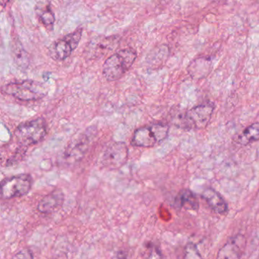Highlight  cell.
<instances>
[{"mask_svg":"<svg viewBox=\"0 0 259 259\" xmlns=\"http://www.w3.org/2000/svg\"><path fill=\"white\" fill-rule=\"evenodd\" d=\"M137 53L134 49L121 50L110 56L103 66V75L109 81L122 78L134 64Z\"/></svg>","mask_w":259,"mask_h":259,"instance_id":"1","label":"cell"},{"mask_svg":"<svg viewBox=\"0 0 259 259\" xmlns=\"http://www.w3.org/2000/svg\"><path fill=\"white\" fill-rule=\"evenodd\" d=\"M213 110L214 105L211 103L196 106L180 114L176 119L175 124L183 130H203L208 125Z\"/></svg>","mask_w":259,"mask_h":259,"instance_id":"2","label":"cell"},{"mask_svg":"<svg viewBox=\"0 0 259 259\" xmlns=\"http://www.w3.org/2000/svg\"><path fill=\"white\" fill-rule=\"evenodd\" d=\"M3 92L22 101H35L48 95V89L42 83L33 80L11 82L3 88Z\"/></svg>","mask_w":259,"mask_h":259,"instance_id":"3","label":"cell"},{"mask_svg":"<svg viewBox=\"0 0 259 259\" xmlns=\"http://www.w3.org/2000/svg\"><path fill=\"white\" fill-rule=\"evenodd\" d=\"M48 134V123L43 117L20 124L15 131V136L22 146L28 148L43 141Z\"/></svg>","mask_w":259,"mask_h":259,"instance_id":"4","label":"cell"},{"mask_svg":"<svg viewBox=\"0 0 259 259\" xmlns=\"http://www.w3.org/2000/svg\"><path fill=\"white\" fill-rule=\"evenodd\" d=\"M169 125L164 123H153L136 130L132 144L139 148H151L167 138Z\"/></svg>","mask_w":259,"mask_h":259,"instance_id":"5","label":"cell"},{"mask_svg":"<svg viewBox=\"0 0 259 259\" xmlns=\"http://www.w3.org/2000/svg\"><path fill=\"white\" fill-rule=\"evenodd\" d=\"M82 34V28H78L74 32L53 42L48 48L50 57L54 61L60 62L70 57L71 54L78 48Z\"/></svg>","mask_w":259,"mask_h":259,"instance_id":"6","label":"cell"},{"mask_svg":"<svg viewBox=\"0 0 259 259\" xmlns=\"http://www.w3.org/2000/svg\"><path fill=\"white\" fill-rule=\"evenodd\" d=\"M33 179L30 174H22L7 177L1 182L4 199H13L25 196L32 187Z\"/></svg>","mask_w":259,"mask_h":259,"instance_id":"7","label":"cell"},{"mask_svg":"<svg viewBox=\"0 0 259 259\" xmlns=\"http://www.w3.org/2000/svg\"><path fill=\"white\" fill-rule=\"evenodd\" d=\"M128 150L124 142H113L107 146L101 156L100 163L106 169H119L128 160Z\"/></svg>","mask_w":259,"mask_h":259,"instance_id":"8","label":"cell"},{"mask_svg":"<svg viewBox=\"0 0 259 259\" xmlns=\"http://www.w3.org/2000/svg\"><path fill=\"white\" fill-rule=\"evenodd\" d=\"M119 43V38L116 36L98 37L89 44L88 54L91 58H100L108 53L114 51Z\"/></svg>","mask_w":259,"mask_h":259,"instance_id":"9","label":"cell"},{"mask_svg":"<svg viewBox=\"0 0 259 259\" xmlns=\"http://www.w3.org/2000/svg\"><path fill=\"white\" fill-rule=\"evenodd\" d=\"M246 248V239L238 234L227 240V243L218 251V258L236 259L243 255Z\"/></svg>","mask_w":259,"mask_h":259,"instance_id":"10","label":"cell"},{"mask_svg":"<svg viewBox=\"0 0 259 259\" xmlns=\"http://www.w3.org/2000/svg\"><path fill=\"white\" fill-rule=\"evenodd\" d=\"M65 195L60 189L52 191L42 198L37 205V210L44 214H50L58 210L64 202Z\"/></svg>","mask_w":259,"mask_h":259,"instance_id":"11","label":"cell"},{"mask_svg":"<svg viewBox=\"0 0 259 259\" xmlns=\"http://www.w3.org/2000/svg\"><path fill=\"white\" fill-rule=\"evenodd\" d=\"M89 138L86 135H81L79 137L72 141L65 151V157L72 160H79L85 154L89 148Z\"/></svg>","mask_w":259,"mask_h":259,"instance_id":"12","label":"cell"},{"mask_svg":"<svg viewBox=\"0 0 259 259\" xmlns=\"http://www.w3.org/2000/svg\"><path fill=\"white\" fill-rule=\"evenodd\" d=\"M201 197L207 201L212 210L219 214H224L228 211V205L221 194L211 188L206 189L201 194Z\"/></svg>","mask_w":259,"mask_h":259,"instance_id":"13","label":"cell"},{"mask_svg":"<svg viewBox=\"0 0 259 259\" xmlns=\"http://www.w3.org/2000/svg\"><path fill=\"white\" fill-rule=\"evenodd\" d=\"M175 205L179 208H185L189 210H198L199 201L196 195L189 189L180 191L175 200Z\"/></svg>","mask_w":259,"mask_h":259,"instance_id":"14","label":"cell"},{"mask_svg":"<svg viewBox=\"0 0 259 259\" xmlns=\"http://www.w3.org/2000/svg\"><path fill=\"white\" fill-rule=\"evenodd\" d=\"M259 140V122L251 124L247 127L239 136V142L242 145H246L251 142Z\"/></svg>","mask_w":259,"mask_h":259,"instance_id":"15","label":"cell"},{"mask_svg":"<svg viewBox=\"0 0 259 259\" xmlns=\"http://www.w3.org/2000/svg\"><path fill=\"white\" fill-rule=\"evenodd\" d=\"M185 258H201V255L193 243H189L185 248Z\"/></svg>","mask_w":259,"mask_h":259,"instance_id":"16","label":"cell"},{"mask_svg":"<svg viewBox=\"0 0 259 259\" xmlns=\"http://www.w3.org/2000/svg\"><path fill=\"white\" fill-rule=\"evenodd\" d=\"M40 20L43 22L44 25H54V22H55V16L51 11L50 7H48L46 10L42 12L41 15H40Z\"/></svg>","mask_w":259,"mask_h":259,"instance_id":"17","label":"cell"},{"mask_svg":"<svg viewBox=\"0 0 259 259\" xmlns=\"http://www.w3.org/2000/svg\"><path fill=\"white\" fill-rule=\"evenodd\" d=\"M13 257L14 258H33L34 255H33L31 250L26 248V249H22V251H19L17 254L13 256Z\"/></svg>","mask_w":259,"mask_h":259,"instance_id":"18","label":"cell"},{"mask_svg":"<svg viewBox=\"0 0 259 259\" xmlns=\"http://www.w3.org/2000/svg\"><path fill=\"white\" fill-rule=\"evenodd\" d=\"M148 249H149V255L148 256V257H161L162 254L161 252H160V250L157 248V247L154 246V245H148Z\"/></svg>","mask_w":259,"mask_h":259,"instance_id":"19","label":"cell"},{"mask_svg":"<svg viewBox=\"0 0 259 259\" xmlns=\"http://www.w3.org/2000/svg\"><path fill=\"white\" fill-rule=\"evenodd\" d=\"M12 0H1V5H2L3 7H5Z\"/></svg>","mask_w":259,"mask_h":259,"instance_id":"20","label":"cell"}]
</instances>
